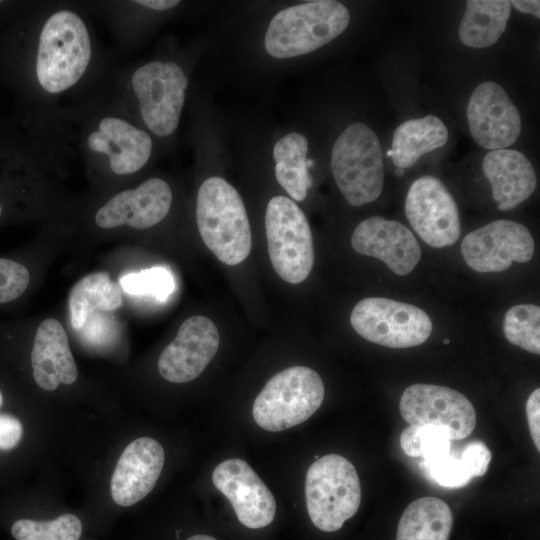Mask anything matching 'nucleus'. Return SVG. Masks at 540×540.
<instances>
[{
  "instance_id": "nucleus-17",
  "label": "nucleus",
  "mask_w": 540,
  "mask_h": 540,
  "mask_svg": "<svg viewBox=\"0 0 540 540\" xmlns=\"http://www.w3.org/2000/svg\"><path fill=\"white\" fill-rule=\"evenodd\" d=\"M164 461V449L155 439L141 437L129 443L119 457L111 478L113 501L128 507L145 498L156 485Z\"/></svg>"
},
{
  "instance_id": "nucleus-37",
  "label": "nucleus",
  "mask_w": 540,
  "mask_h": 540,
  "mask_svg": "<svg viewBox=\"0 0 540 540\" xmlns=\"http://www.w3.org/2000/svg\"><path fill=\"white\" fill-rule=\"evenodd\" d=\"M187 540H217V539L209 535L198 534V535H193L189 537Z\"/></svg>"
},
{
  "instance_id": "nucleus-29",
  "label": "nucleus",
  "mask_w": 540,
  "mask_h": 540,
  "mask_svg": "<svg viewBox=\"0 0 540 540\" xmlns=\"http://www.w3.org/2000/svg\"><path fill=\"white\" fill-rule=\"evenodd\" d=\"M503 331L513 345L533 354L540 353V308L533 304H518L505 314Z\"/></svg>"
},
{
  "instance_id": "nucleus-25",
  "label": "nucleus",
  "mask_w": 540,
  "mask_h": 540,
  "mask_svg": "<svg viewBox=\"0 0 540 540\" xmlns=\"http://www.w3.org/2000/svg\"><path fill=\"white\" fill-rule=\"evenodd\" d=\"M122 289L111 280L106 271L85 275L71 288L68 306L71 325L78 330L84 327L96 310H114L122 305Z\"/></svg>"
},
{
  "instance_id": "nucleus-35",
  "label": "nucleus",
  "mask_w": 540,
  "mask_h": 540,
  "mask_svg": "<svg viewBox=\"0 0 540 540\" xmlns=\"http://www.w3.org/2000/svg\"><path fill=\"white\" fill-rule=\"evenodd\" d=\"M510 3L522 13L532 14L536 18L540 17V2L538 0H513Z\"/></svg>"
},
{
  "instance_id": "nucleus-6",
  "label": "nucleus",
  "mask_w": 540,
  "mask_h": 540,
  "mask_svg": "<svg viewBox=\"0 0 540 540\" xmlns=\"http://www.w3.org/2000/svg\"><path fill=\"white\" fill-rule=\"evenodd\" d=\"M324 395V383L315 370L292 366L265 384L254 400L253 418L266 431H283L308 420Z\"/></svg>"
},
{
  "instance_id": "nucleus-21",
  "label": "nucleus",
  "mask_w": 540,
  "mask_h": 540,
  "mask_svg": "<svg viewBox=\"0 0 540 540\" xmlns=\"http://www.w3.org/2000/svg\"><path fill=\"white\" fill-rule=\"evenodd\" d=\"M499 210H512L528 199L536 188V174L530 161L514 149L488 152L482 162Z\"/></svg>"
},
{
  "instance_id": "nucleus-42",
  "label": "nucleus",
  "mask_w": 540,
  "mask_h": 540,
  "mask_svg": "<svg viewBox=\"0 0 540 540\" xmlns=\"http://www.w3.org/2000/svg\"><path fill=\"white\" fill-rule=\"evenodd\" d=\"M1 213H2V207H1V204H0V216H1Z\"/></svg>"
},
{
  "instance_id": "nucleus-2",
  "label": "nucleus",
  "mask_w": 540,
  "mask_h": 540,
  "mask_svg": "<svg viewBox=\"0 0 540 540\" xmlns=\"http://www.w3.org/2000/svg\"><path fill=\"white\" fill-rule=\"evenodd\" d=\"M350 22L344 4L316 0L279 11L270 21L264 38L265 49L284 59L312 52L338 37Z\"/></svg>"
},
{
  "instance_id": "nucleus-22",
  "label": "nucleus",
  "mask_w": 540,
  "mask_h": 540,
  "mask_svg": "<svg viewBox=\"0 0 540 540\" xmlns=\"http://www.w3.org/2000/svg\"><path fill=\"white\" fill-rule=\"evenodd\" d=\"M448 131L445 124L434 115L410 119L394 131L392 161L397 168H408L418 159L446 144Z\"/></svg>"
},
{
  "instance_id": "nucleus-36",
  "label": "nucleus",
  "mask_w": 540,
  "mask_h": 540,
  "mask_svg": "<svg viewBox=\"0 0 540 540\" xmlns=\"http://www.w3.org/2000/svg\"><path fill=\"white\" fill-rule=\"evenodd\" d=\"M135 3L141 6L153 9V10H167L179 4V1L177 0H139V1H135Z\"/></svg>"
},
{
  "instance_id": "nucleus-3",
  "label": "nucleus",
  "mask_w": 540,
  "mask_h": 540,
  "mask_svg": "<svg viewBox=\"0 0 540 540\" xmlns=\"http://www.w3.org/2000/svg\"><path fill=\"white\" fill-rule=\"evenodd\" d=\"M92 49L83 20L73 11L60 10L44 23L38 42L36 75L49 93L76 84L86 71Z\"/></svg>"
},
{
  "instance_id": "nucleus-18",
  "label": "nucleus",
  "mask_w": 540,
  "mask_h": 540,
  "mask_svg": "<svg viewBox=\"0 0 540 540\" xmlns=\"http://www.w3.org/2000/svg\"><path fill=\"white\" fill-rule=\"evenodd\" d=\"M172 203V191L166 181L150 178L134 189L121 191L96 213L101 228L128 225L136 229L150 228L165 218Z\"/></svg>"
},
{
  "instance_id": "nucleus-33",
  "label": "nucleus",
  "mask_w": 540,
  "mask_h": 540,
  "mask_svg": "<svg viewBox=\"0 0 540 540\" xmlns=\"http://www.w3.org/2000/svg\"><path fill=\"white\" fill-rule=\"evenodd\" d=\"M23 434L22 423L15 416L0 413V450L8 451L15 448Z\"/></svg>"
},
{
  "instance_id": "nucleus-20",
  "label": "nucleus",
  "mask_w": 540,
  "mask_h": 540,
  "mask_svg": "<svg viewBox=\"0 0 540 540\" xmlns=\"http://www.w3.org/2000/svg\"><path fill=\"white\" fill-rule=\"evenodd\" d=\"M33 377L37 385L54 391L60 384H72L78 371L65 329L55 318L45 319L38 327L31 352Z\"/></svg>"
},
{
  "instance_id": "nucleus-40",
  "label": "nucleus",
  "mask_w": 540,
  "mask_h": 540,
  "mask_svg": "<svg viewBox=\"0 0 540 540\" xmlns=\"http://www.w3.org/2000/svg\"><path fill=\"white\" fill-rule=\"evenodd\" d=\"M2 403H3V396H2V393L0 391V406L2 405Z\"/></svg>"
},
{
  "instance_id": "nucleus-31",
  "label": "nucleus",
  "mask_w": 540,
  "mask_h": 540,
  "mask_svg": "<svg viewBox=\"0 0 540 540\" xmlns=\"http://www.w3.org/2000/svg\"><path fill=\"white\" fill-rule=\"evenodd\" d=\"M122 291L136 296H149L163 302L173 293L175 280L172 272L161 266L125 274L119 279Z\"/></svg>"
},
{
  "instance_id": "nucleus-34",
  "label": "nucleus",
  "mask_w": 540,
  "mask_h": 540,
  "mask_svg": "<svg viewBox=\"0 0 540 540\" xmlns=\"http://www.w3.org/2000/svg\"><path fill=\"white\" fill-rule=\"evenodd\" d=\"M526 416L531 438L540 450V389H535L526 401Z\"/></svg>"
},
{
  "instance_id": "nucleus-7",
  "label": "nucleus",
  "mask_w": 540,
  "mask_h": 540,
  "mask_svg": "<svg viewBox=\"0 0 540 540\" xmlns=\"http://www.w3.org/2000/svg\"><path fill=\"white\" fill-rule=\"evenodd\" d=\"M268 253L276 273L286 282L298 284L314 264L312 233L302 209L290 198L275 196L265 213Z\"/></svg>"
},
{
  "instance_id": "nucleus-26",
  "label": "nucleus",
  "mask_w": 540,
  "mask_h": 540,
  "mask_svg": "<svg viewBox=\"0 0 540 540\" xmlns=\"http://www.w3.org/2000/svg\"><path fill=\"white\" fill-rule=\"evenodd\" d=\"M491 461V452L482 441H471L450 450L445 457L424 465L431 478L446 488H459L474 477L483 476Z\"/></svg>"
},
{
  "instance_id": "nucleus-8",
  "label": "nucleus",
  "mask_w": 540,
  "mask_h": 540,
  "mask_svg": "<svg viewBox=\"0 0 540 540\" xmlns=\"http://www.w3.org/2000/svg\"><path fill=\"white\" fill-rule=\"evenodd\" d=\"M350 322L364 339L395 349L418 346L432 332V321L425 311L381 297L359 301L351 312Z\"/></svg>"
},
{
  "instance_id": "nucleus-19",
  "label": "nucleus",
  "mask_w": 540,
  "mask_h": 540,
  "mask_svg": "<svg viewBox=\"0 0 540 540\" xmlns=\"http://www.w3.org/2000/svg\"><path fill=\"white\" fill-rule=\"evenodd\" d=\"M91 151L105 154L111 170L118 175L140 170L152 151L151 137L142 129L117 117H105L87 139Z\"/></svg>"
},
{
  "instance_id": "nucleus-4",
  "label": "nucleus",
  "mask_w": 540,
  "mask_h": 540,
  "mask_svg": "<svg viewBox=\"0 0 540 540\" xmlns=\"http://www.w3.org/2000/svg\"><path fill=\"white\" fill-rule=\"evenodd\" d=\"M305 498L313 525L324 532L339 530L361 503V485L354 465L339 454H327L310 465Z\"/></svg>"
},
{
  "instance_id": "nucleus-12",
  "label": "nucleus",
  "mask_w": 540,
  "mask_h": 540,
  "mask_svg": "<svg viewBox=\"0 0 540 540\" xmlns=\"http://www.w3.org/2000/svg\"><path fill=\"white\" fill-rule=\"evenodd\" d=\"M461 253L467 265L477 272H501L512 262H528L534 254V240L524 225L496 220L467 234Z\"/></svg>"
},
{
  "instance_id": "nucleus-9",
  "label": "nucleus",
  "mask_w": 540,
  "mask_h": 540,
  "mask_svg": "<svg viewBox=\"0 0 540 540\" xmlns=\"http://www.w3.org/2000/svg\"><path fill=\"white\" fill-rule=\"evenodd\" d=\"M142 119L160 137L178 127L188 80L174 62L152 61L139 67L131 78Z\"/></svg>"
},
{
  "instance_id": "nucleus-39",
  "label": "nucleus",
  "mask_w": 540,
  "mask_h": 540,
  "mask_svg": "<svg viewBox=\"0 0 540 540\" xmlns=\"http://www.w3.org/2000/svg\"><path fill=\"white\" fill-rule=\"evenodd\" d=\"M387 157H391L392 156V150H388L387 153H386Z\"/></svg>"
},
{
  "instance_id": "nucleus-1",
  "label": "nucleus",
  "mask_w": 540,
  "mask_h": 540,
  "mask_svg": "<svg viewBox=\"0 0 540 540\" xmlns=\"http://www.w3.org/2000/svg\"><path fill=\"white\" fill-rule=\"evenodd\" d=\"M196 221L207 248L224 264L243 262L252 248L247 212L238 191L221 177H210L197 194Z\"/></svg>"
},
{
  "instance_id": "nucleus-41",
  "label": "nucleus",
  "mask_w": 540,
  "mask_h": 540,
  "mask_svg": "<svg viewBox=\"0 0 540 540\" xmlns=\"http://www.w3.org/2000/svg\"><path fill=\"white\" fill-rule=\"evenodd\" d=\"M444 344H448L449 343V339H444Z\"/></svg>"
},
{
  "instance_id": "nucleus-16",
  "label": "nucleus",
  "mask_w": 540,
  "mask_h": 540,
  "mask_svg": "<svg viewBox=\"0 0 540 540\" xmlns=\"http://www.w3.org/2000/svg\"><path fill=\"white\" fill-rule=\"evenodd\" d=\"M353 249L383 261L395 274H409L421 258L414 234L402 223L373 216L362 221L351 237Z\"/></svg>"
},
{
  "instance_id": "nucleus-13",
  "label": "nucleus",
  "mask_w": 540,
  "mask_h": 540,
  "mask_svg": "<svg viewBox=\"0 0 540 540\" xmlns=\"http://www.w3.org/2000/svg\"><path fill=\"white\" fill-rule=\"evenodd\" d=\"M212 482L229 500L242 525L260 529L274 520L275 498L245 460L231 458L221 462L212 473Z\"/></svg>"
},
{
  "instance_id": "nucleus-5",
  "label": "nucleus",
  "mask_w": 540,
  "mask_h": 540,
  "mask_svg": "<svg viewBox=\"0 0 540 540\" xmlns=\"http://www.w3.org/2000/svg\"><path fill=\"white\" fill-rule=\"evenodd\" d=\"M331 169L350 205L361 206L376 200L383 189L384 163L375 132L360 122L350 124L333 145Z\"/></svg>"
},
{
  "instance_id": "nucleus-27",
  "label": "nucleus",
  "mask_w": 540,
  "mask_h": 540,
  "mask_svg": "<svg viewBox=\"0 0 540 540\" xmlns=\"http://www.w3.org/2000/svg\"><path fill=\"white\" fill-rule=\"evenodd\" d=\"M307 151V139L297 132L282 137L273 148L276 179L296 201H303L311 186L307 170Z\"/></svg>"
},
{
  "instance_id": "nucleus-28",
  "label": "nucleus",
  "mask_w": 540,
  "mask_h": 540,
  "mask_svg": "<svg viewBox=\"0 0 540 540\" xmlns=\"http://www.w3.org/2000/svg\"><path fill=\"white\" fill-rule=\"evenodd\" d=\"M400 446L410 457H422L424 465L437 461L451 450L446 429L434 426H407L400 435Z\"/></svg>"
},
{
  "instance_id": "nucleus-10",
  "label": "nucleus",
  "mask_w": 540,
  "mask_h": 540,
  "mask_svg": "<svg viewBox=\"0 0 540 540\" xmlns=\"http://www.w3.org/2000/svg\"><path fill=\"white\" fill-rule=\"evenodd\" d=\"M402 418L413 426L434 425L447 430L450 440L467 438L475 429L477 415L470 400L445 386L417 383L402 393Z\"/></svg>"
},
{
  "instance_id": "nucleus-15",
  "label": "nucleus",
  "mask_w": 540,
  "mask_h": 540,
  "mask_svg": "<svg viewBox=\"0 0 540 540\" xmlns=\"http://www.w3.org/2000/svg\"><path fill=\"white\" fill-rule=\"evenodd\" d=\"M467 119L473 139L483 148L505 149L518 139L521 117L506 91L495 82H483L473 91Z\"/></svg>"
},
{
  "instance_id": "nucleus-14",
  "label": "nucleus",
  "mask_w": 540,
  "mask_h": 540,
  "mask_svg": "<svg viewBox=\"0 0 540 540\" xmlns=\"http://www.w3.org/2000/svg\"><path fill=\"white\" fill-rule=\"evenodd\" d=\"M219 343V332L212 320L205 316L187 318L160 354V375L173 383L196 379L214 358Z\"/></svg>"
},
{
  "instance_id": "nucleus-23",
  "label": "nucleus",
  "mask_w": 540,
  "mask_h": 540,
  "mask_svg": "<svg viewBox=\"0 0 540 540\" xmlns=\"http://www.w3.org/2000/svg\"><path fill=\"white\" fill-rule=\"evenodd\" d=\"M454 517L448 504L432 496L418 498L403 512L396 540H449Z\"/></svg>"
},
{
  "instance_id": "nucleus-38",
  "label": "nucleus",
  "mask_w": 540,
  "mask_h": 540,
  "mask_svg": "<svg viewBox=\"0 0 540 540\" xmlns=\"http://www.w3.org/2000/svg\"><path fill=\"white\" fill-rule=\"evenodd\" d=\"M404 171L402 168H397L396 169V175L400 176V175H403Z\"/></svg>"
},
{
  "instance_id": "nucleus-30",
  "label": "nucleus",
  "mask_w": 540,
  "mask_h": 540,
  "mask_svg": "<svg viewBox=\"0 0 540 540\" xmlns=\"http://www.w3.org/2000/svg\"><path fill=\"white\" fill-rule=\"evenodd\" d=\"M11 533L16 540H79L82 523L72 514L50 521L20 519L13 523Z\"/></svg>"
},
{
  "instance_id": "nucleus-43",
  "label": "nucleus",
  "mask_w": 540,
  "mask_h": 540,
  "mask_svg": "<svg viewBox=\"0 0 540 540\" xmlns=\"http://www.w3.org/2000/svg\"><path fill=\"white\" fill-rule=\"evenodd\" d=\"M1 2V1H0Z\"/></svg>"
},
{
  "instance_id": "nucleus-11",
  "label": "nucleus",
  "mask_w": 540,
  "mask_h": 540,
  "mask_svg": "<svg viewBox=\"0 0 540 540\" xmlns=\"http://www.w3.org/2000/svg\"><path fill=\"white\" fill-rule=\"evenodd\" d=\"M406 217L429 246L453 245L461 233L457 204L444 184L433 176H423L410 186L405 200Z\"/></svg>"
},
{
  "instance_id": "nucleus-24",
  "label": "nucleus",
  "mask_w": 540,
  "mask_h": 540,
  "mask_svg": "<svg viewBox=\"0 0 540 540\" xmlns=\"http://www.w3.org/2000/svg\"><path fill=\"white\" fill-rule=\"evenodd\" d=\"M459 26L461 42L471 48L495 44L506 29L511 13L507 0H468Z\"/></svg>"
},
{
  "instance_id": "nucleus-32",
  "label": "nucleus",
  "mask_w": 540,
  "mask_h": 540,
  "mask_svg": "<svg viewBox=\"0 0 540 540\" xmlns=\"http://www.w3.org/2000/svg\"><path fill=\"white\" fill-rule=\"evenodd\" d=\"M29 281L30 274L24 265L0 258V303L10 302L21 296Z\"/></svg>"
}]
</instances>
